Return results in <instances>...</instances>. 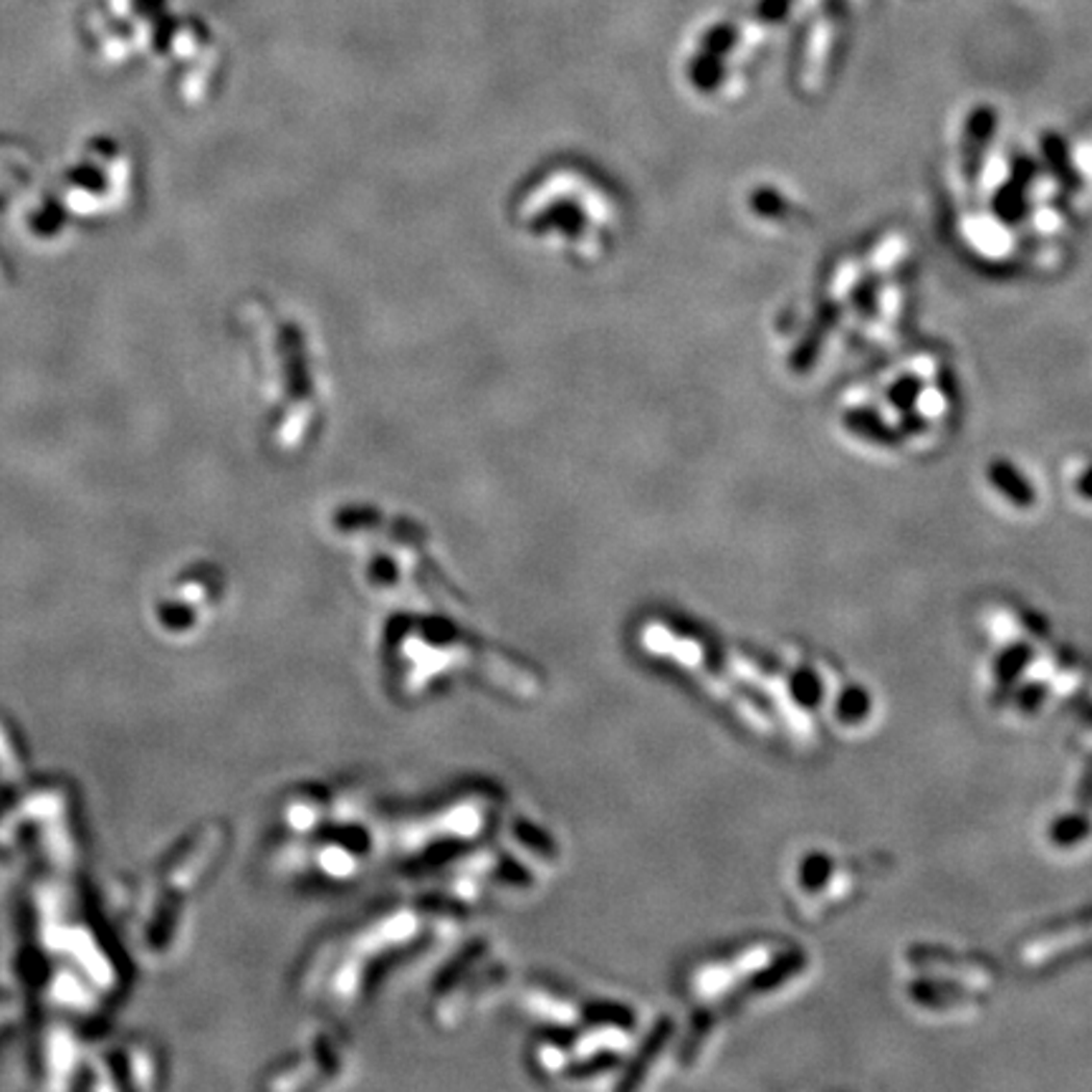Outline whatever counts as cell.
<instances>
[{"label": "cell", "instance_id": "cell-1", "mask_svg": "<svg viewBox=\"0 0 1092 1092\" xmlns=\"http://www.w3.org/2000/svg\"><path fill=\"white\" fill-rule=\"evenodd\" d=\"M792 10V0H759L757 16L764 23H782Z\"/></svg>", "mask_w": 1092, "mask_h": 1092}, {"label": "cell", "instance_id": "cell-2", "mask_svg": "<svg viewBox=\"0 0 1092 1092\" xmlns=\"http://www.w3.org/2000/svg\"><path fill=\"white\" fill-rule=\"evenodd\" d=\"M736 39H739L736 28L729 26V23H723V26H716L711 33L706 35V46L713 53H721V51H729L731 46L736 44Z\"/></svg>", "mask_w": 1092, "mask_h": 1092}]
</instances>
